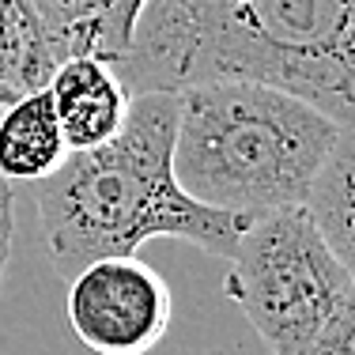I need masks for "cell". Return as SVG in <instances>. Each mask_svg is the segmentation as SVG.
Returning a JSON list of instances; mask_svg holds the SVG:
<instances>
[{
  "label": "cell",
  "mask_w": 355,
  "mask_h": 355,
  "mask_svg": "<svg viewBox=\"0 0 355 355\" xmlns=\"http://www.w3.org/2000/svg\"><path fill=\"white\" fill-rule=\"evenodd\" d=\"M49 103L69 151H87L114 140L125 125L129 91L117 80L114 64L103 57H64L46 80Z\"/></svg>",
  "instance_id": "6"
},
{
  "label": "cell",
  "mask_w": 355,
  "mask_h": 355,
  "mask_svg": "<svg viewBox=\"0 0 355 355\" xmlns=\"http://www.w3.org/2000/svg\"><path fill=\"white\" fill-rule=\"evenodd\" d=\"M12 185L0 182V287H4V268L12 257Z\"/></svg>",
  "instance_id": "11"
},
{
  "label": "cell",
  "mask_w": 355,
  "mask_h": 355,
  "mask_svg": "<svg viewBox=\"0 0 355 355\" xmlns=\"http://www.w3.org/2000/svg\"><path fill=\"white\" fill-rule=\"evenodd\" d=\"M57 53L27 0H0V114L15 98L46 87Z\"/></svg>",
  "instance_id": "9"
},
{
  "label": "cell",
  "mask_w": 355,
  "mask_h": 355,
  "mask_svg": "<svg viewBox=\"0 0 355 355\" xmlns=\"http://www.w3.org/2000/svg\"><path fill=\"white\" fill-rule=\"evenodd\" d=\"M64 155H69V148H64L46 87L15 98L0 114V182L35 185L38 178L57 171Z\"/></svg>",
  "instance_id": "8"
},
{
  "label": "cell",
  "mask_w": 355,
  "mask_h": 355,
  "mask_svg": "<svg viewBox=\"0 0 355 355\" xmlns=\"http://www.w3.org/2000/svg\"><path fill=\"white\" fill-rule=\"evenodd\" d=\"M352 125L268 83L223 80L178 91L171 171L189 200L257 219L302 208L306 189Z\"/></svg>",
  "instance_id": "3"
},
{
  "label": "cell",
  "mask_w": 355,
  "mask_h": 355,
  "mask_svg": "<svg viewBox=\"0 0 355 355\" xmlns=\"http://www.w3.org/2000/svg\"><path fill=\"white\" fill-rule=\"evenodd\" d=\"M355 129H348L321 163L302 200V212L340 261L355 265Z\"/></svg>",
  "instance_id": "10"
},
{
  "label": "cell",
  "mask_w": 355,
  "mask_h": 355,
  "mask_svg": "<svg viewBox=\"0 0 355 355\" xmlns=\"http://www.w3.org/2000/svg\"><path fill=\"white\" fill-rule=\"evenodd\" d=\"M355 0H144L114 72L129 95L223 80L268 83L355 117Z\"/></svg>",
  "instance_id": "1"
},
{
  "label": "cell",
  "mask_w": 355,
  "mask_h": 355,
  "mask_svg": "<svg viewBox=\"0 0 355 355\" xmlns=\"http://www.w3.org/2000/svg\"><path fill=\"white\" fill-rule=\"evenodd\" d=\"M57 61L64 57H103L117 61L132 38L144 0H27Z\"/></svg>",
  "instance_id": "7"
},
{
  "label": "cell",
  "mask_w": 355,
  "mask_h": 355,
  "mask_svg": "<svg viewBox=\"0 0 355 355\" xmlns=\"http://www.w3.org/2000/svg\"><path fill=\"white\" fill-rule=\"evenodd\" d=\"M174 125L178 95L140 91L129 98L114 140L69 151L57 171L31 185L57 272L72 276L91 261L137 253L151 239H178L231 257L250 219L205 208L178 189L171 171Z\"/></svg>",
  "instance_id": "2"
},
{
  "label": "cell",
  "mask_w": 355,
  "mask_h": 355,
  "mask_svg": "<svg viewBox=\"0 0 355 355\" xmlns=\"http://www.w3.org/2000/svg\"><path fill=\"white\" fill-rule=\"evenodd\" d=\"M227 268V299L268 355H355V276L302 208L242 227Z\"/></svg>",
  "instance_id": "4"
},
{
  "label": "cell",
  "mask_w": 355,
  "mask_h": 355,
  "mask_svg": "<svg viewBox=\"0 0 355 355\" xmlns=\"http://www.w3.org/2000/svg\"><path fill=\"white\" fill-rule=\"evenodd\" d=\"M69 280L72 333L95 355H148L171 333V284L137 253L91 261Z\"/></svg>",
  "instance_id": "5"
}]
</instances>
